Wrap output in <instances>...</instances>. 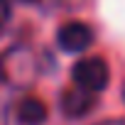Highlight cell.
Masks as SVG:
<instances>
[{
	"label": "cell",
	"mask_w": 125,
	"mask_h": 125,
	"mask_svg": "<svg viewBox=\"0 0 125 125\" xmlns=\"http://www.w3.org/2000/svg\"><path fill=\"white\" fill-rule=\"evenodd\" d=\"M93 125H125V118H108V120H101Z\"/></svg>",
	"instance_id": "7"
},
{
	"label": "cell",
	"mask_w": 125,
	"mask_h": 125,
	"mask_svg": "<svg viewBox=\"0 0 125 125\" xmlns=\"http://www.w3.org/2000/svg\"><path fill=\"white\" fill-rule=\"evenodd\" d=\"M12 20V0H0V32L8 30Z\"/></svg>",
	"instance_id": "6"
},
{
	"label": "cell",
	"mask_w": 125,
	"mask_h": 125,
	"mask_svg": "<svg viewBox=\"0 0 125 125\" xmlns=\"http://www.w3.org/2000/svg\"><path fill=\"white\" fill-rule=\"evenodd\" d=\"M96 42V30L88 22H64L56 30V44L66 54H81Z\"/></svg>",
	"instance_id": "2"
},
{
	"label": "cell",
	"mask_w": 125,
	"mask_h": 125,
	"mask_svg": "<svg viewBox=\"0 0 125 125\" xmlns=\"http://www.w3.org/2000/svg\"><path fill=\"white\" fill-rule=\"evenodd\" d=\"M98 108V96L88 93L79 86L66 88L59 93V113L64 115L66 120H81L86 115H91Z\"/></svg>",
	"instance_id": "3"
},
{
	"label": "cell",
	"mask_w": 125,
	"mask_h": 125,
	"mask_svg": "<svg viewBox=\"0 0 125 125\" xmlns=\"http://www.w3.org/2000/svg\"><path fill=\"white\" fill-rule=\"evenodd\" d=\"M123 103H125V86H123Z\"/></svg>",
	"instance_id": "9"
},
{
	"label": "cell",
	"mask_w": 125,
	"mask_h": 125,
	"mask_svg": "<svg viewBox=\"0 0 125 125\" xmlns=\"http://www.w3.org/2000/svg\"><path fill=\"white\" fill-rule=\"evenodd\" d=\"M15 101V86L0 76V125H8V115Z\"/></svg>",
	"instance_id": "5"
},
{
	"label": "cell",
	"mask_w": 125,
	"mask_h": 125,
	"mask_svg": "<svg viewBox=\"0 0 125 125\" xmlns=\"http://www.w3.org/2000/svg\"><path fill=\"white\" fill-rule=\"evenodd\" d=\"M15 120H17V125H44L47 105L37 96H25L15 103Z\"/></svg>",
	"instance_id": "4"
},
{
	"label": "cell",
	"mask_w": 125,
	"mask_h": 125,
	"mask_svg": "<svg viewBox=\"0 0 125 125\" xmlns=\"http://www.w3.org/2000/svg\"><path fill=\"white\" fill-rule=\"evenodd\" d=\"M20 3H25V5H37L39 0H20Z\"/></svg>",
	"instance_id": "8"
},
{
	"label": "cell",
	"mask_w": 125,
	"mask_h": 125,
	"mask_svg": "<svg viewBox=\"0 0 125 125\" xmlns=\"http://www.w3.org/2000/svg\"><path fill=\"white\" fill-rule=\"evenodd\" d=\"M71 79L79 88L88 91V93H101L108 88L110 83V69H108V61L103 56H86L79 59L74 69H71Z\"/></svg>",
	"instance_id": "1"
}]
</instances>
